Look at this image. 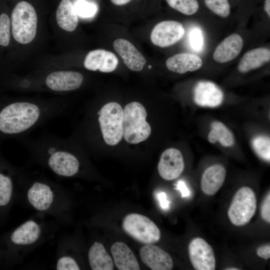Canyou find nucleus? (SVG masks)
Segmentation results:
<instances>
[{"label": "nucleus", "instance_id": "1", "mask_svg": "<svg viewBox=\"0 0 270 270\" xmlns=\"http://www.w3.org/2000/svg\"><path fill=\"white\" fill-rule=\"evenodd\" d=\"M68 107L62 98L0 100V145L8 138L26 136L35 128L62 116Z\"/></svg>", "mask_w": 270, "mask_h": 270}, {"label": "nucleus", "instance_id": "2", "mask_svg": "<svg viewBox=\"0 0 270 270\" xmlns=\"http://www.w3.org/2000/svg\"><path fill=\"white\" fill-rule=\"evenodd\" d=\"M16 203L53 218L61 226L71 221L70 193L62 185L40 174L26 172Z\"/></svg>", "mask_w": 270, "mask_h": 270}, {"label": "nucleus", "instance_id": "3", "mask_svg": "<svg viewBox=\"0 0 270 270\" xmlns=\"http://www.w3.org/2000/svg\"><path fill=\"white\" fill-rule=\"evenodd\" d=\"M48 216L36 212L16 228L0 234L4 252L2 268L10 269L24 262L30 253L54 239L61 225Z\"/></svg>", "mask_w": 270, "mask_h": 270}, {"label": "nucleus", "instance_id": "4", "mask_svg": "<svg viewBox=\"0 0 270 270\" xmlns=\"http://www.w3.org/2000/svg\"><path fill=\"white\" fill-rule=\"evenodd\" d=\"M17 140L28 150L33 162L56 175L72 178L80 174V159L70 140L44 132L37 138Z\"/></svg>", "mask_w": 270, "mask_h": 270}, {"label": "nucleus", "instance_id": "5", "mask_svg": "<svg viewBox=\"0 0 270 270\" xmlns=\"http://www.w3.org/2000/svg\"><path fill=\"white\" fill-rule=\"evenodd\" d=\"M26 172L9 162L0 149V226L6 223L16 203Z\"/></svg>", "mask_w": 270, "mask_h": 270}, {"label": "nucleus", "instance_id": "6", "mask_svg": "<svg viewBox=\"0 0 270 270\" xmlns=\"http://www.w3.org/2000/svg\"><path fill=\"white\" fill-rule=\"evenodd\" d=\"M147 113L140 102H131L124 110L123 136L126 142L137 144L146 140L151 134V127L146 122Z\"/></svg>", "mask_w": 270, "mask_h": 270}, {"label": "nucleus", "instance_id": "7", "mask_svg": "<svg viewBox=\"0 0 270 270\" xmlns=\"http://www.w3.org/2000/svg\"><path fill=\"white\" fill-rule=\"evenodd\" d=\"M38 18L34 6L26 1L18 2L11 15L12 32L14 39L22 44L30 42L36 37Z\"/></svg>", "mask_w": 270, "mask_h": 270}, {"label": "nucleus", "instance_id": "8", "mask_svg": "<svg viewBox=\"0 0 270 270\" xmlns=\"http://www.w3.org/2000/svg\"><path fill=\"white\" fill-rule=\"evenodd\" d=\"M101 132L110 146L118 144L123 137L124 110L116 102H108L96 112Z\"/></svg>", "mask_w": 270, "mask_h": 270}, {"label": "nucleus", "instance_id": "9", "mask_svg": "<svg viewBox=\"0 0 270 270\" xmlns=\"http://www.w3.org/2000/svg\"><path fill=\"white\" fill-rule=\"evenodd\" d=\"M124 230L135 240L144 244H153L160 238V232L155 223L144 215L132 213L123 220Z\"/></svg>", "mask_w": 270, "mask_h": 270}, {"label": "nucleus", "instance_id": "10", "mask_svg": "<svg viewBox=\"0 0 270 270\" xmlns=\"http://www.w3.org/2000/svg\"><path fill=\"white\" fill-rule=\"evenodd\" d=\"M256 209V200L254 192L248 186H243L234 194L228 215L234 225L242 226L249 222Z\"/></svg>", "mask_w": 270, "mask_h": 270}, {"label": "nucleus", "instance_id": "11", "mask_svg": "<svg viewBox=\"0 0 270 270\" xmlns=\"http://www.w3.org/2000/svg\"><path fill=\"white\" fill-rule=\"evenodd\" d=\"M75 238L72 236L60 234L58 240L54 269L80 270V264L76 258Z\"/></svg>", "mask_w": 270, "mask_h": 270}, {"label": "nucleus", "instance_id": "12", "mask_svg": "<svg viewBox=\"0 0 270 270\" xmlns=\"http://www.w3.org/2000/svg\"><path fill=\"white\" fill-rule=\"evenodd\" d=\"M182 24L174 20L162 21L152 30L150 40L153 44L160 48L170 46L180 41L184 36Z\"/></svg>", "mask_w": 270, "mask_h": 270}, {"label": "nucleus", "instance_id": "13", "mask_svg": "<svg viewBox=\"0 0 270 270\" xmlns=\"http://www.w3.org/2000/svg\"><path fill=\"white\" fill-rule=\"evenodd\" d=\"M190 261L196 270H214L216 258L212 246L203 238L192 239L188 246Z\"/></svg>", "mask_w": 270, "mask_h": 270}, {"label": "nucleus", "instance_id": "14", "mask_svg": "<svg viewBox=\"0 0 270 270\" xmlns=\"http://www.w3.org/2000/svg\"><path fill=\"white\" fill-rule=\"evenodd\" d=\"M83 81L82 74L69 70L53 72L46 78V84L50 90L58 92L77 90L81 86Z\"/></svg>", "mask_w": 270, "mask_h": 270}, {"label": "nucleus", "instance_id": "15", "mask_svg": "<svg viewBox=\"0 0 270 270\" xmlns=\"http://www.w3.org/2000/svg\"><path fill=\"white\" fill-rule=\"evenodd\" d=\"M184 168L181 152L174 148H169L161 154L158 166L159 174L164 180H172L178 178Z\"/></svg>", "mask_w": 270, "mask_h": 270}, {"label": "nucleus", "instance_id": "16", "mask_svg": "<svg viewBox=\"0 0 270 270\" xmlns=\"http://www.w3.org/2000/svg\"><path fill=\"white\" fill-rule=\"evenodd\" d=\"M224 100L222 90L214 82L200 80L194 88V100L198 106L215 108L222 104Z\"/></svg>", "mask_w": 270, "mask_h": 270}, {"label": "nucleus", "instance_id": "17", "mask_svg": "<svg viewBox=\"0 0 270 270\" xmlns=\"http://www.w3.org/2000/svg\"><path fill=\"white\" fill-rule=\"evenodd\" d=\"M140 254L143 262L152 270H171L173 268L170 255L156 246H144L140 248Z\"/></svg>", "mask_w": 270, "mask_h": 270}, {"label": "nucleus", "instance_id": "18", "mask_svg": "<svg viewBox=\"0 0 270 270\" xmlns=\"http://www.w3.org/2000/svg\"><path fill=\"white\" fill-rule=\"evenodd\" d=\"M118 63V59L114 53L99 49L88 54L84 61V66L90 70H98L103 72H110L116 69Z\"/></svg>", "mask_w": 270, "mask_h": 270}, {"label": "nucleus", "instance_id": "19", "mask_svg": "<svg viewBox=\"0 0 270 270\" xmlns=\"http://www.w3.org/2000/svg\"><path fill=\"white\" fill-rule=\"evenodd\" d=\"M113 46L128 68L136 72L143 69L146 60L130 42L124 39L118 38L114 40Z\"/></svg>", "mask_w": 270, "mask_h": 270}, {"label": "nucleus", "instance_id": "20", "mask_svg": "<svg viewBox=\"0 0 270 270\" xmlns=\"http://www.w3.org/2000/svg\"><path fill=\"white\" fill-rule=\"evenodd\" d=\"M244 45L242 38L233 34L225 38L216 48L214 60L218 63H225L234 59L240 52Z\"/></svg>", "mask_w": 270, "mask_h": 270}, {"label": "nucleus", "instance_id": "21", "mask_svg": "<svg viewBox=\"0 0 270 270\" xmlns=\"http://www.w3.org/2000/svg\"><path fill=\"white\" fill-rule=\"evenodd\" d=\"M226 176L224 167L220 164H214L204 172L201 180V188L208 196L214 195L222 186Z\"/></svg>", "mask_w": 270, "mask_h": 270}, {"label": "nucleus", "instance_id": "22", "mask_svg": "<svg viewBox=\"0 0 270 270\" xmlns=\"http://www.w3.org/2000/svg\"><path fill=\"white\" fill-rule=\"evenodd\" d=\"M202 64V61L200 56L190 53L175 54L166 61V66L168 70L180 74L196 70Z\"/></svg>", "mask_w": 270, "mask_h": 270}, {"label": "nucleus", "instance_id": "23", "mask_svg": "<svg viewBox=\"0 0 270 270\" xmlns=\"http://www.w3.org/2000/svg\"><path fill=\"white\" fill-rule=\"evenodd\" d=\"M110 251L118 270H140L134 254L125 243L120 242L114 243L111 246Z\"/></svg>", "mask_w": 270, "mask_h": 270}, {"label": "nucleus", "instance_id": "24", "mask_svg": "<svg viewBox=\"0 0 270 270\" xmlns=\"http://www.w3.org/2000/svg\"><path fill=\"white\" fill-rule=\"evenodd\" d=\"M270 60V50L268 48L260 47L251 50L242 58L238 65V70L242 73H246L258 68Z\"/></svg>", "mask_w": 270, "mask_h": 270}, {"label": "nucleus", "instance_id": "25", "mask_svg": "<svg viewBox=\"0 0 270 270\" xmlns=\"http://www.w3.org/2000/svg\"><path fill=\"white\" fill-rule=\"evenodd\" d=\"M89 266L92 270H112L114 263L104 245L94 242L88 252Z\"/></svg>", "mask_w": 270, "mask_h": 270}, {"label": "nucleus", "instance_id": "26", "mask_svg": "<svg viewBox=\"0 0 270 270\" xmlns=\"http://www.w3.org/2000/svg\"><path fill=\"white\" fill-rule=\"evenodd\" d=\"M58 26L63 30L71 32L76 28L78 18L74 6L70 0H62L56 12Z\"/></svg>", "mask_w": 270, "mask_h": 270}, {"label": "nucleus", "instance_id": "27", "mask_svg": "<svg viewBox=\"0 0 270 270\" xmlns=\"http://www.w3.org/2000/svg\"><path fill=\"white\" fill-rule=\"evenodd\" d=\"M208 140L212 144L218 141L225 147L232 146L234 142L232 132L222 122L218 121L212 122Z\"/></svg>", "mask_w": 270, "mask_h": 270}, {"label": "nucleus", "instance_id": "28", "mask_svg": "<svg viewBox=\"0 0 270 270\" xmlns=\"http://www.w3.org/2000/svg\"><path fill=\"white\" fill-rule=\"evenodd\" d=\"M252 146L256 154L266 162L270 160V139L264 136H258L252 140Z\"/></svg>", "mask_w": 270, "mask_h": 270}, {"label": "nucleus", "instance_id": "29", "mask_svg": "<svg viewBox=\"0 0 270 270\" xmlns=\"http://www.w3.org/2000/svg\"><path fill=\"white\" fill-rule=\"evenodd\" d=\"M166 1L171 8L186 15L194 14L199 8L196 0H166Z\"/></svg>", "mask_w": 270, "mask_h": 270}, {"label": "nucleus", "instance_id": "30", "mask_svg": "<svg viewBox=\"0 0 270 270\" xmlns=\"http://www.w3.org/2000/svg\"><path fill=\"white\" fill-rule=\"evenodd\" d=\"M206 6L216 14L226 18L230 14L228 0H204Z\"/></svg>", "mask_w": 270, "mask_h": 270}, {"label": "nucleus", "instance_id": "31", "mask_svg": "<svg viewBox=\"0 0 270 270\" xmlns=\"http://www.w3.org/2000/svg\"><path fill=\"white\" fill-rule=\"evenodd\" d=\"M74 7L78 16L82 18L94 16L98 10L97 6L94 4L84 0H78Z\"/></svg>", "mask_w": 270, "mask_h": 270}, {"label": "nucleus", "instance_id": "32", "mask_svg": "<svg viewBox=\"0 0 270 270\" xmlns=\"http://www.w3.org/2000/svg\"><path fill=\"white\" fill-rule=\"evenodd\" d=\"M10 21L8 16L2 13L0 15V44L4 46L8 45L10 38Z\"/></svg>", "mask_w": 270, "mask_h": 270}, {"label": "nucleus", "instance_id": "33", "mask_svg": "<svg viewBox=\"0 0 270 270\" xmlns=\"http://www.w3.org/2000/svg\"><path fill=\"white\" fill-rule=\"evenodd\" d=\"M190 42L192 48L196 51H200L203 46V38L201 30L197 28L192 29L190 34Z\"/></svg>", "mask_w": 270, "mask_h": 270}, {"label": "nucleus", "instance_id": "34", "mask_svg": "<svg viewBox=\"0 0 270 270\" xmlns=\"http://www.w3.org/2000/svg\"><path fill=\"white\" fill-rule=\"evenodd\" d=\"M262 218L267 222H270V194H267L262 205L260 210Z\"/></svg>", "mask_w": 270, "mask_h": 270}, {"label": "nucleus", "instance_id": "35", "mask_svg": "<svg viewBox=\"0 0 270 270\" xmlns=\"http://www.w3.org/2000/svg\"><path fill=\"white\" fill-rule=\"evenodd\" d=\"M257 255L264 259L268 260L270 258V244L263 245L259 247L256 250Z\"/></svg>", "mask_w": 270, "mask_h": 270}, {"label": "nucleus", "instance_id": "36", "mask_svg": "<svg viewBox=\"0 0 270 270\" xmlns=\"http://www.w3.org/2000/svg\"><path fill=\"white\" fill-rule=\"evenodd\" d=\"M158 199L162 209L167 210L169 208L170 203L167 200L166 195L165 192H162L158 193Z\"/></svg>", "mask_w": 270, "mask_h": 270}, {"label": "nucleus", "instance_id": "37", "mask_svg": "<svg viewBox=\"0 0 270 270\" xmlns=\"http://www.w3.org/2000/svg\"><path fill=\"white\" fill-rule=\"evenodd\" d=\"M176 189L180 192L182 197L185 198L189 196L190 194V190L183 181L180 180L178 182L176 185Z\"/></svg>", "mask_w": 270, "mask_h": 270}, {"label": "nucleus", "instance_id": "38", "mask_svg": "<svg viewBox=\"0 0 270 270\" xmlns=\"http://www.w3.org/2000/svg\"><path fill=\"white\" fill-rule=\"evenodd\" d=\"M264 9L268 17H270V0H265Z\"/></svg>", "mask_w": 270, "mask_h": 270}, {"label": "nucleus", "instance_id": "39", "mask_svg": "<svg viewBox=\"0 0 270 270\" xmlns=\"http://www.w3.org/2000/svg\"><path fill=\"white\" fill-rule=\"evenodd\" d=\"M116 5L121 6L128 3L131 0H110Z\"/></svg>", "mask_w": 270, "mask_h": 270}, {"label": "nucleus", "instance_id": "40", "mask_svg": "<svg viewBox=\"0 0 270 270\" xmlns=\"http://www.w3.org/2000/svg\"><path fill=\"white\" fill-rule=\"evenodd\" d=\"M4 250L0 248V268L2 267L4 260Z\"/></svg>", "mask_w": 270, "mask_h": 270}, {"label": "nucleus", "instance_id": "41", "mask_svg": "<svg viewBox=\"0 0 270 270\" xmlns=\"http://www.w3.org/2000/svg\"><path fill=\"white\" fill-rule=\"evenodd\" d=\"M226 270H239V269L236 268H226Z\"/></svg>", "mask_w": 270, "mask_h": 270}]
</instances>
